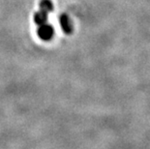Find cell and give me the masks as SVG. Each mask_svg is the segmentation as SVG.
<instances>
[{
	"label": "cell",
	"mask_w": 150,
	"mask_h": 149,
	"mask_svg": "<svg viewBox=\"0 0 150 149\" xmlns=\"http://www.w3.org/2000/svg\"><path fill=\"white\" fill-rule=\"evenodd\" d=\"M38 37L43 41H50L54 36V28L52 27V25L45 23L40 25L39 28L37 30Z\"/></svg>",
	"instance_id": "cell-1"
},
{
	"label": "cell",
	"mask_w": 150,
	"mask_h": 149,
	"mask_svg": "<svg viewBox=\"0 0 150 149\" xmlns=\"http://www.w3.org/2000/svg\"><path fill=\"white\" fill-rule=\"evenodd\" d=\"M59 23L61 25L62 30L67 35H71L73 33V24L72 21L70 20L69 16L66 14H62L59 17Z\"/></svg>",
	"instance_id": "cell-2"
},
{
	"label": "cell",
	"mask_w": 150,
	"mask_h": 149,
	"mask_svg": "<svg viewBox=\"0 0 150 149\" xmlns=\"http://www.w3.org/2000/svg\"><path fill=\"white\" fill-rule=\"evenodd\" d=\"M47 13L39 10V12H36L34 14V23L38 25H42L47 23Z\"/></svg>",
	"instance_id": "cell-3"
},
{
	"label": "cell",
	"mask_w": 150,
	"mask_h": 149,
	"mask_svg": "<svg viewBox=\"0 0 150 149\" xmlns=\"http://www.w3.org/2000/svg\"><path fill=\"white\" fill-rule=\"evenodd\" d=\"M40 10L47 12V14L53 11V5L50 0H42L40 2Z\"/></svg>",
	"instance_id": "cell-4"
}]
</instances>
